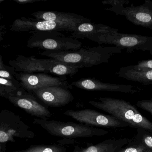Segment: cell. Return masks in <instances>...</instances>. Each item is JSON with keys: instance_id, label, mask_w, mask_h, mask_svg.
Wrapping results in <instances>:
<instances>
[{"instance_id": "ffe728a7", "label": "cell", "mask_w": 152, "mask_h": 152, "mask_svg": "<svg viewBox=\"0 0 152 152\" xmlns=\"http://www.w3.org/2000/svg\"><path fill=\"white\" fill-rule=\"evenodd\" d=\"M12 152H66V148L60 145H33L26 149Z\"/></svg>"}, {"instance_id": "5b68a950", "label": "cell", "mask_w": 152, "mask_h": 152, "mask_svg": "<svg viewBox=\"0 0 152 152\" xmlns=\"http://www.w3.org/2000/svg\"><path fill=\"white\" fill-rule=\"evenodd\" d=\"M27 47L47 51H69L80 49L82 43L70 36L66 37L61 32H41L33 33L27 42Z\"/></svg>"}, {"instance_id": "603a6c76", "label": "cell", "mask_w": 152, "mask_h": 152, "mask_svg": "<svg viewBox=\"0 0 152 152\" xmlns=\"http://www.w3.org/2000/svg\"><path fill=\"white\" fill-rule=\"evenodd\" d=\"M0 77L8 80H16L15 77L17 72L14 67L7 66L2 61V58L0 56Z\"/></svg>"}, {"instance_id": "83f0119b", "label": "cell", "mask_w": 152, "mask_h": 152, "mask_svg": "<svg viewBox=\"0 0 152 152\" xmlns=\"http://www.w3.org/2000/svg\"><path fill=\"white\" fill-rule=\"evenodd\" d=\"M47 0H14V1L19 4H32L36 2L47 1Z\"/></svg>"}, {"instance_id": "cb8c5ba5", "label": "cell", "mask_w": 152, "mask_h": 152, "mask_svg": "<svg viewBox=\"0 0 152 152\" xmlns=\"http://www.w3.org/2000/svg\"><path fill=\"white\" fill-rule=\"evenodd\" d=\"M118 152H151L142 144L130 139L129 143Z\"/></svg>"}, {"instance_id": "d6986e66", "label": "cell", "mask_w": 152, "mask_h": 152, "mask_svg": "<svg viewBox=\"0 0 152 152\" xmlns=\"http://www.w3.org/2000/svg\"><path fill=\"white\" fill-rule=\"evenodd\" d=\"M48 64L49 73L60 76H73L79 72V69L83 68L79 65L65 63L51 58H48Z\"/></svg>"}, {"instance_id": "6da1fadb", "label": "cell", "mask_w": 152, "mask_h": 152, "mask_svg": "<svg viewBox=\"0 0 152 152\" xmlns=\"http://www.w3.org/2000/svg\"><path fill=\"white\" fill-rule=\"evenodd\" d=\"M118 47L99 46L93 48H81L69 51H44L42 56L70 64H75L83 67L89 68L104 63H108L112 56L121 52Z\"/></svg>"}, {"instance_id": "7c38bea8", "label": "cell", "mask_w": 152, "mask_h": 152, "mask_svg": "<svg viewBox=\"0 0 152 152\" xmlns=\"http://www.w3.org/2000/svg\"><path fill=\"white\" fill-rule=\"evenodd\" d=\"M41 101L52 107L64 106L73 100L74 96L69 89L60 86H48L33 91Z\"/></svg>"}, {"instance_id": "4fadbf2b", "label": "cell", "mask_w": 152, "mask_h": 152, "mask_svg": "<svg viewBox=\"0 0 152 152\" xmlns=\"http://www.w3.org/2000/svg\"><path fill=\"white\" fill-rule=\"evenodd\" d=\"M71 85L81 89L90 91H107L129 94H134L138 92L131 85L106 83L95 78H82L72 83Z\"/></svg>"}, {"instance_id": "d4e9b609", "label": "cell", "mask_w": 152, "mask_h": 152, "mask_svg": "<svg viewBox=\"0 0 152 152\" xmlns=\"http://www.w3.org/2000/svg\"><path fill=\"white\" fill-rule=\"evenodd\" d=\"M131 66L137 70H152V59L142 60L138 62L137 65Z\"/></svg>"}, {"instance_id": "ba28073f", "label": "cell", "mask_w": 152, "mask_h": 152, "mask_svg": "<svg viewBox=\"0 0 152 152\" xmlns=\"http://www.w3.org/2000/svg\"><path fill=\"white\" fill-rule=\"evenodd\" d=\"M76 27L52 21L23 17L16 19L10 30L15 32L36 33L58 31L73 32Z\"/></svg>"}, {"instance_id": "ac0fdd59", "label": "cell", "mask_w": 152, "mask_h": 152, "mask_svg": "<svg viewBox=\"0 0 152 152\" xmlns=\"http://www.w3.org/2000/svg\"><path fill=\"white\" fill-rule=\"evenodd\" d=\"M120 77L145 85L152 84V70H137L131 65L122 67L118 72Z\"/></svg>"}, {"instance_id": "8992f818", "label": "cell", "mask_w": 152, "mask_h": 152, "mask_svg": "<svg viewBox=\"0 0 152 152\" xmlns=\"http://www.w3.org/2000/svg\"><path fill=\"white\" fill-rule=\"evenodd\" d=\"M99 44H108L126 49L127 53L135 50L147 51L152 55V37L137 34H125L118 32L104 34L97 41Z\"/></svg>"}, {"instance_id": "9c48e42d", "label": "cell", "mask_w": 152, "mask_h": 152, "mask_svg": "<svg viewBox=\"0 0 152 152\" xmlns=\"http://www.w3.org/2000/svg\"><path fill=\"white\" fill-rule=\"evenodd\" d=\"M15 77L20 83L21 87L30 93L35 90L48 86H60L68 89L73 88L72 86L66 81V76L53 77L45 73L17 72Z\"/></svg>"}, {"instance_id": "52a82bcc", "label": "cell", "mask_w": 152, "mask_h": 152, "mask_svg": "<svg viewBox=\"0 0 152 152\" xmlns=\"http://www.w3.org/2000/svg\"><path fill=\"white\" fill-rule=\"evenodd\" d=\"M63 114L72 117L80 123L91 126L106 128H120L130 127L128 124L111 115H106L91 109L69 110Z\"/></svg>"}, {"instance_id": "484cf974", "label": "cell", "mask_w": 152, "mask_h": 152, "mask_svg": "<svg viewBox=\"0 0 152 152\" xmlns=\"http://www.w3.org/2000/svg\"><path fill=\"white\" fill-rule=\"evenodd\" d=\"M137 106L148 112L152 115V99L142 100L138 101Z\"/></svg>"}, {"instance_id": "277c9868", "label": "cell", "mask_w": 152, "mask_h": 152, "mask_svg": "<svg viewBox=\"0 0 152 152\" xmlns=\"http://www.w3.org/2000/svg\"><path fill=\"white\" fill-rule=\"evenodd\" d=\"M35 133L20 115L3 109L0 113V150L6 152V143L14 142L16 138L32 139Z\"/></svg>"}, {"instance_id": "9a60e30c", "label": "cell", "mask_w": 152, "mask_h": 152, "mask_svg": "<svg viewBox=\"0 0 152 152\" xmlns=\"http://www.w3.org/2000/svg\"><path fill=\"white\" fill-rule=\"evenodd\" d=\"M116 32H118V29L112 28L108 26L88 22L78 25L72 33L70 37L76 39H87L97 42L104 34Z\"/></svg>"}, {"instance_id": "30bf717a", "label": "cell", "mask_w": 152, "mask_h": 152, "mask_svg": "<svg viewBox=\"0 0 152 152\" xmlns=\"http://www.w3.org/2000/svg\"><path fill=\"white\" fill-rule=\"evenodd\" d=\"M116 15L124 16L133 24L152 30V1L145 0L142 5L129 7L120 6L106 9Z\"/></svg>"}, {"instance_id": "5bb4252c", "label": "cell", "mask_w": 152, "mask_h": 152, "mask_svg": "<svg viewBox=\"0 0 152 152\" xmlns=\"http://www.w3.org/2000/svg\"><path fill=\"white\" fill-rule=\"evenodd\" d=\"M48 62V59L47 58H37L34 56L18 55L15 59L10 61L9 64L18 73H49Z\"/></svg>"}, {"instance_id": "f1b7e54d", "label": "cell", "mask_w": 152, "mask_h": 152, "mask_svg": "<svg viewBox=\"0 0 152 152\" xmlns=\"http://www.w3.org/2000/svg\"><path fill=\"white\" fill-rule=\"evenodd\" d=\"M74 140L71 139L64 138V140H58V142L59 143V145H63L65 144H73L75 142Z\"/></svg>"}, {"instance_id": "7402d4cb", "label": "cell", "mask_w": 152, "mask_h": 152, "mask_svg": "<svg viewBox=\"0 0 152 152\" xmlns=\"http://www.w3.org/2000/svg\"><path fill=\"white\" fill-rule=\"evenodd\" d=\"M132 139L136 142L142 144L152 152V133L151 132L144 129H137V134Z\"/></svg>"}, {"instance_id": "7a4b0ae2", "label": "cell", "mask_w": 152, "mask_h": 152, "mask_svg": "<svg viewBox=\"0 0 152 152\" xmlns=\"http://www.w3.org/2000/svg\"><path fill=\"white\" fill-rule=\"evenodd\" d=\"M98 101L89 100V104L96 108L129 125L130 127L144 129L152 133V122L141 114L131 103L122 99L111 97L98 99Z\"/></svg>"}, {"instance_id": "4316f807", "label": "cell", "mask_w": 152, "mask_h": 152, "mask_svg": "<svg viewBox=\"0 0 152 152\" xmlns=\"http://www.w3.org/2000/svg\"><path fill=\"white\" fill-rule=\"evenodd\" d=\"M128 0H106L102 1L103 5H110L112 7H116L120 6H124L129 3Z\"/></svg>"}, {"instance_id": "8fae6325", "label": "cell", "mask_w": 152, "mask_h": 152, "mask_svg": "<svg viewBox=\"0 0 152 152\" xmlns=\"http://www.w3.org/2000/svg\"><path fill=\"white\" fill-rule=\"evenodd\" d=\"M5 98L15 106L20 107L32 116L44 120H48L51 117V112L40 104L32 93L26 91L22 87Z\"/></svg>"}, {"instance_id": "2e32d148", "label": "cell", "mask_w": 152, "mask_h": 152, "mask_svg": "<svg viewBox=\"0 0 152 152\" xmlns=\"http://www.w3.org/2000/svg\"><path fill=\"white\" fill-rule=\"evenodd\" d=\"M31 15L36 19L52 21L75 27L83 23L91 22L90 19L80 15L58 11H39L32 13Z\"/></svg>"}, {"instance_id": "e0dca14e", "label": "cell", "mask_w": 152, "mask_h": 152, "mask_svg": "<svg viewBox=\"0 0 152 152\" xmlns=\"http://www.w3.org/2000/svg\"><path fill=\"white\" fill-rule=\"evenodd\" d=\"M130 139H111L86 148L75 146L73 152H118L129 142Z\"/></svg>"}, {"instance_id": "44dd1931", "label": "cell", "mask_w": 152, "mask_h": 152, "mask_svg": "<svg viewBox=\"0 0 152 152\" xmlns=\"http://www.w3.org/2000/svg\"><path fill=\"white\" fill-rule=\"evenodd\" d=\"M20 83L18 80H8L0 77V96L6 97L7 96L15 92L21 88Z\"/></svg>"}, {"instance_id": "3957f363", "label": "cell", "mask_w": 152, "mask_h": 152, "mask_svg": "<svg viewBox=\"0 0 152 152\" xmlns=\"http://www.w3.org/2000/svg\"><path fill=\"white\" fill-rule=\"evenodd\" d=\"M33 124L40 126L50 135L64 138L92 137L105 136L109 132L103 129L72 122L34 119Z\"/></svg>"}, {"instance_id": "f546056e", "label": "cell", "mask_w": 152, "mask_h": 152, "mask_svg": "<svg viewBox=\"0 0 152 152\" xmlns=\"http://www.w3.org/2000/svg\"><path fill=\"white\" fill-rule=\"evenodd\" d=\"M0 152H4V151H1V150H0Z\"/></svg>"}]
</instances>
